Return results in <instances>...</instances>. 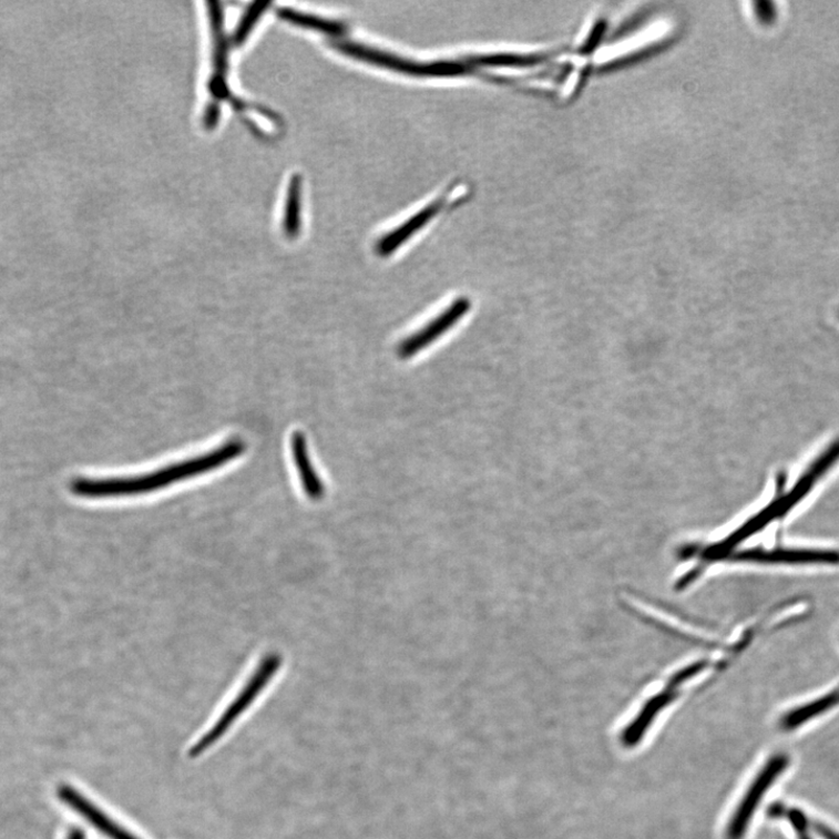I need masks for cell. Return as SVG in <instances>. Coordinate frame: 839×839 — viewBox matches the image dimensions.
I'll return each instance as SVG.
<instances>
[{"instance_id":"6da1fadb","label":"cell","mask_w":839,"mask_h":839,"mask_svg":"<svg viewBox=\"0 0 839 839\" xmlns=\"http://www.w3.org/2000/svg\"><path fill=\"white\" fill-rule=\"evenodd\" d=\"M244 450L245 444L242 441L232 440L218 449L206 453V456L139 475V478L108 480L78 479L72 482L71 490L78 497L89 499L150 493L218 469L237 459Z\"/></svg>"},{"instance_id":"7a4b0ae2","label":"cell","mask_w":839,"mask_h":839,"mask_svg":"<svg viewBox=\"0 0 839 839\" xmlns=\"http://www.w3.org/2000/svg\"><path fill=\"white\" fill-rule=\"evenodd\" d=\"M282 665V657L272 654L265 657L255 675L249 678L245 688L239 693L228 709L221 716L211 731L204 735L193 747L190 753L191 757H198L207 751L211 746L218 741L222 736L229 730L237 718L253 705L254 700L263 692Z\"/></svg>"},{"instance_id":"3957f363","label":"cell","mask_w":839,"mask_h":839,"mask_svg":"<svg viewBox=\"0 0 839 839\" xmlns=\"http://www.w3.org/2000/svg\"><path fill=\"white\" fill-rule=\"evenodd\" d=\"M789 759L785 755L770 758L763 767L757 778L748 787L744 798L737 807L727 829V839H743L753 821L754 815L770 787L779 779L788 767Z\"/></svg>"},{"instance_id":"277c9868","label":"cell","mask_w":839,"mask_h":839,"mask_svg":"<svg viewBox=\"0 0 839 839\" xmlns=\"http://www.w3.org/2000/svg\"><path fill=\"white\" fill-rule=\"evenodd\" d=\"M471 303L468 298H459L453 301L442 314L436 317L432 323L426 325L421 330L407 337L398 348L400 358H411L418 352L424 350L434 344L443 334L463 319L469 313Z\"/></svg>"},{"instance_id":"5b68a950","label":"cell","mask_w":839,"mask_h":839,"mask_svg":"<svg viewBox=\"0 0 839 839\" xmlns=\"http://www.w3.org/2000/svg\"><path fill=\"white\" fill-rule=\"evenodd\" d=\"M59 796L65 805L83 816L89 823H92L110 839H139L108 818L102 810L81 796L76 789L62 786Z\"/></svg>"},{"instance_id":"8992f818","label":"cell","mask_w":839,"mask_h":839,"mask_svg":"<svg viewBox=\"0 0 839 839\" xmlns=\"http://www.w3.org/2000/svg\"><path fill=\"white\" fill-rule=\"evenodd\" d=\"M447 196L429 204L422 212L405 222L396 231L382 237L377 244L379 256L387 257L392 255L408 238H411L422 226L432 218L442 207Z\"/></svg>"},{"instance_id":"52a82bcc","label":"cell","mask_w":839,"mask_h":839,"mask_svg":"<svg viewBox=\"0 0 839 839\" xmlns=\"http://www.w3.org/2000/svg\"><path fill=\"white\" fill-rule=\"evenodd\" d=\"M291 452L294 463L298 469L303 488L306 494L313 499V501H319L324 497L325 487L314 470L313 463L309 458V451L307 448L306 438L303 433L297 432L291 437Z\"/></svg>"},{"instance_id":"ba28073f","label":"cell","mask_w":839,"mask_h":839,"mask_svg":"<svg viewBox=\"0 0 839 839\" xmlns=\"http://www.w3.org/2000/svg\"><path fill=\"white\" fill-rule=\"evenodd\" d=\"M673 692H666L651 698L636 719H633L626 730L623 731L621 740L625 747H634L647 733L651 724L659 713L673 700Z\"/></svg>"},{"instance_id":"9c48e42d","label":"cell","mask_w":839,"mask_h":839,"mask_svg":"<svg viewBox=\"0 0 839 839\" xmlns=\"http://www.w3.org/2000/svg\"><path fill=\"white\" fill-rule=\"evenodd\" d=\"M301 177L294 175L287 192L284 229L289 238H296L300 233V211H301Z\"/></svg>"},{"instance_id":"30bf717a","label":"cell","mask_w":839,"mask_h":839,"mask_svg":"<svg viewBox=\"0 0 839 839\" xmlns=\"http://www.w3.org/2000/svg\"><path fill=\"white\" fill-rule=\"evenodd\" d=\"M282 17L290 22H294V24L319 30L326 33L330 34H337L342 32V28L337 24V22L325 20L321 18H316L307 14H303L296 11L291 10H284L280 12Z\"/></svg>"},{"instance_id":"8fae6325","label":"cell","mask_w":839,"mask_h":839,"mask_svg":"<svg viewBox=\"0 0 839 839\" xmlns=\"http://www.w3.org/2000/svg\"><path fill=\"white\" fill-rule=\"evenodd\" d=\"M268 7L269 3L267 2H255L249 6L234 34V42L236 44H242L247 39Z\"/></svg>"},{"instance_id":"7c38bea8","label":"cell","mask_w":839,"mask_h":839,"mask_svg":"<svg viewBox=\"0 0 839 839\" xmlns=\"http://www.w3.org/2000/svg\"><path fill=\"white\" fill-rule=\"evenodd\" d=\"M539 55H514V54H501L489 55L474 59V62L487 65H502V66H525L534 64L541 61Z\"/></svg>"},{"instance_id":"4fadbf2b","label":"cell","mask_w":839,"mask_h":839,"mask_svg":"<svg viewBox=\"0 0 839 839\" xmlns=\"http://www.w3.org/2000/svg\"><path fill=\"white\" fill-rule=\"evenodd\" d=\"M221 110L216 101L208 104L206 112H204L203 123L207 129H214L219 120Z\"/></svg>"},{"instance_id":"5bb4252c","label":"cell","mask_w":839,"mask_h":839,"mask_svg":"<svg viewBox=\"0 0 839 839\" xmlns=\"http://www.w3.org/2000/svg\"><path fill=\"white\" fill-rule=\"evenodd\" d=\"M68 839H84V833L80 829H74Z\"/></svg>"}]
</instances>
